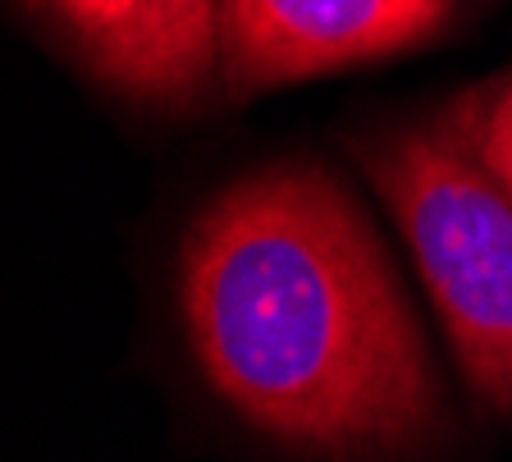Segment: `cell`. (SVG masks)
<instances>
[{
	"label": "cell",
	"instance_id": "6da1fadb",
	"mask_svg": "<svg viewBox=\"0 0 512 462\" xmlns=\"http://www.w3.org/2000/svg\"><path fill=\"white\" fill-rule=\"evenodd\" d=\"M183 325L252 430L325 462H394L444 426L439 371L362 206L316 165L229 183L188 229Z\"/></svg>",
	"mask_w": 512,
	"mask_h": 462
},
{
	"label": "cell",
	"instance_id": "7a4b0ae2",
	"mask_svg": "<svg viewBox=\"0 0 512 462\" xmlns=\"http://www.w3.org/2000/svg\"><path fill=\"white\" fill-rule=\"evenodd\" d=\"M407 238L467 385L512 417V193L448 129H407L362 151Z\"/></svg>",
	"mask_w": 512,
	"mask_h": 462
},
{
	"label": "cell",
	"instance_id": "3957f363",
	"mask_svg": "<svg viewBox=\"0 0 512 462\" xmlns=\"http://www.w3.org/2000/svg\"><path fill=\"white\" fill-rule=\"evenodd\" d=\"M448 0H224V69L234 87H275L394 55L435 37Z\"/></svg>",
	"mask_w": 512,
	"mask_h": 462
},
{
	"label": "cell",
	"instance_id": "277c9868",
	"mask_svg": "<svg viewBox=\"0 0 512 462\" xmlns=\"http://www.w3.org/2000/svg\"><path fill=\"white\" fill-rule=\"evenodd\" d=\"M101 74L156 101L192 97L215 65V0H51Z\"/></svg>",
	"mask_w": 512,
	"mask_h": 462
},
{
	"label": "cell",
	"instance_id": "5b68a950",
	"mask_svg": "<svg viewBox=\"0 0 512 462\" xmlns=\"http://www.w3.org/2000/svg\"><path fill=\"white\" fill-rule=\"evenodd\" d=\"M448 129L458 133L512 193V74L467 92L448 115Z\"/></svg>",
	"mask_w": 512,
	"mask_h": 462
}]
</instances>
